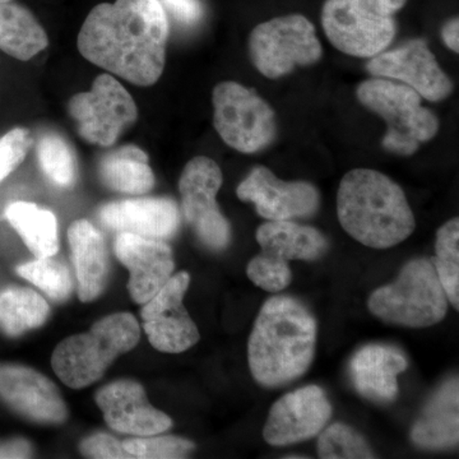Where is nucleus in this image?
<instances>
[{"instance_id": "nucleus-1", "label": "nucleus", "mask_w": 459, "mask_h": 459, "mask_svg": "<svg viewBox=\"0 0 459 459\" xmlns=\"http://www.w3.org/2000/svg\"><path fill=\"white\" fill-rule=\"evenodd\" d=\"M169 20L159 0H115L90 12L78 50L92 65L137 86H152L165 68Z\"/></svg>"}, {"instance_id": "nucleus-2", "label": "nucleus", "mask_w": 459, "mask_h": 459, "mask_svg": "<svg viewBox=\"0 0 459 459\" xmlns=\"http://www.w3.org/2000/svg\"><path fill=\"white\" fill-rule=\"evenodd\" d=\"M316 343V322L307 307L290 296H273L263 304L250 333V373L263 386L285 385L309 370Z\"/></svg>"}, {"instance_id": "nucleus-3", "label": "nucleus", "mask_w": 459, "mask_h": 459, "mask_svg": "<svg viewBox=\"0 0 459 459\" xmlns=\"http://www.w3.org/2000/svg\"><path fill=\"white\" fill-rule=\"evenodd\" d=\"M337 214L350 237L373 249H388L415 231V216L403 190L371 169H353L340 183Z\"/></svg>"}, {"instance_id": "nucleus-4", "label": "nucleus", "mask_w": 459, "mask_h": 459, "mask_svg": "<svg viewBox=\"0 0 459 459\" xmlns=\"http://www.w3.org/2000/svg\"><path fill=\"white\" fill-rule=\"evenodd\" d=\"M141 340V327L129 313H114L90 331L57 344L51 356L54 373L66 386L83 389L99 382L119 356L132 351Z\"/></svg>"}, {"instance_id": "nucleus-5", "label": "nucleus", "mask_w": 459, "mask_h": 459, "mask_svg": "<svg viewBox=\"0 0 459 459\" xmlns=\"http://www.w3.org/2000/svg\"><path fill=\"white\" fill-rule=\"evenodd\" d=\"M356 96L362 107L386 124L382 146L388 152L411 156L439 131V119L422 107L421 96L397 81L373 77L359 84Z\"/></svg>"}, {"instance_id": "nucleus-6", "label": "nucleus", "mask_w": 459, "mask_h": 459, "mask_svg": "<svg viewBox=\"0 0 459 459\" xmlns=\"http://www.w3.org/2000/svg\"><path fill=\"white\" fill-rule=\"evenodd\" d=\"M368 307L385 322L410 328H428L446 318L448 298L433 262L428 258L410 261L397 280L371 292Z\"/></svg>"}, {"instance_id": "nucleus-7", "label": "nucleus", "mask_w": 459, "mask_h": 459, "mask_svg": "<svg viewBox=\"0 0 459 459\" xmlns=\"http://www.w3.org/2000/svg\"><path fill=\"white\" fill-rule=\"evenodd\" d=\"M407 0H325L322 26L329 42L347 56L383 53L397 32L395 14Z\"/></svg>"}, {"instance_id": "nucleus-8", "label": "nucleus", "mask_w": 459, "mask_h": 459, "mask_svg": "<svg viewBox=\"0 0 459 459\" xmlns=\"http://www.w3.org/2000/svg\"><path fill=\"white\" fill-rule=\"evenodd\" d=\"M261 255L249 262V280L264 291L279 292L292 281L290 261H316L328 250L319 230L294 221H268L256 230Z\"/></svg>"}, {"instance_id": "nucleus-9", "label": "nucleus", "mask_w": 459, "mask_h": 459, "mask_svg": "<svg viewBox=\"0 0 459 459\" xmlns=\"http://www.w3.org/2000/svg\"><path fill=\"white\" fill-rule=\"evenodd\" d=\"M212 102L214 128L229 147L250 155L276 140V114L255 90L226 81L214 87Z\"/></svg>"}, {"instance_id": "nucleus-10", "label": "nucleus", "mask_w": 459, "mask_h": 459, "mask_svg": "<svg viewBox=\"0 0 459 459\" xmlns=\"http://www.w3.org/2000/svg\"><path fill=\"white\" fill-rule=\"evenodd\" d=\"M323 56L313 23L301 14L259 23L249 36V56L259 74L279 80L296 66H309Z\"/></svg>"}, {"instance_id": "nucleus-11", "label": "nucleus", "mask_w": 459, "mask_h": 459, "mask_svg": "<svg viewBox=\"0 0 459 459\" xmlns=\"http://www.w3.org/2000/svg\"><path fill=\"white\" fill-rule=\"evenodd\" d=\"M222 180L220 166L204 156L190 160L179 180L186 222L205 247L217 252L226 249L231 240V226L216 199Z\"/></svg>"}, {"instance_id": "nucleus-12", "label": "nucleus", "mask_w": 459, "mask_h": 459, "mask_svg": "<svg viewBox=\"0 0 459 459\" xmlns=\"http://www.w3.org/2000/svg\"><path fill=\"white\" fill-rule=\"evenodd\" d=\"M68 108L81 137L102 147L113 146L138 117L131 93L110 74L99 75L90 91L71 99Z\"/></svg>"}, {"instance_id": "nucleus-13", "label": "nucleus", "mask_w": 459, "mask_h": 459, "mask_svg": "<svg viewBox=\"0 0 459 459\" xmlns=\"http://www.w3.org/2000/svg\"><path fill=\"white\" fill-rule=\"evenodd\" d=\"M190 285L188 272L172 274L141 310L142 327L153 349L166 353H180L192 349L201 340L195 320L183 300Z\"/></svg>"}, {"instance_id": "nucleus-14", "label": "nucleus", "mask_w": 459, "mask_h": 459, "mask_svg": "<svg viewBox=\"0 0 459 459\" xmlns=\"http://www.w3.org/2000/svg\"><path fill=\"white\" fill-rule=\"evenodd\" d=\"M365 69L373 77L397 81L415 90L422 99L439 102L452 95L455 86L422 39L407 41L397 49L370 57Z\"/></svg>"}, {"instance_id": "nucleus-15", "label": "nucleus", "mask_w": 459, "mask_h": 459, "mask_svg": "<svg viewBox=\"0 0 459 459\" xmlns=\"http://www.w3.org/2000/svg\"><path fill=\"white\" fill-rule=\"evenodd\" d=\"M238 199L255 204L256 212L268 221L307 219L319 210L320 195L307 181H283L265 168L255 166L238 184Z\"/></svg>"}, {"instance_id": "nucleus-16", "label": "nucleus", "mask_w": 459, "mask_h": 459, "mask_svg": "<svg viewBox=\"0 0 459 459\" xmlns=\"http://www.w3.org/2000/svg\"><path fill=\"white\" fill-rule=\"evenodd\" d=\"M332 406L318 385L290 392L271 407L263 437L273 446H285L316 437L328 424Z\"/></svg>"}, {"instance_id": "nucleus-17", "label": "nucleus", "mask_w": 459, "mask_h": 459, "mask_svg": "<svg viewBox=\"0 0 459 459\" xmlns=\"http://www.w3.org/2000/svg\"><path fill=\"white\" fill-rule=\"evenodd\" d=\"M95 401L108 427L117 433L150 437L172 427V420L150 403L143 385L135 380H117L102 386Z\"/></svg>"}, {"instance_id": "nucleus-18", "label": "nucleus", "mask_w": 459, "mask_h": 459, "mask_svg": "<svg viewBox=\"0 0 459 459\" xmlns=\"http://www.w3.org/2000/svg\"><path fill=\"white\" fill-rule=\"evenodd\" d=\"M114 252L131 273L126 287L134 303L146 304L174 273V255L164 240L119 232Z\"/></svg>"}, {"instance_id": "nucleus-19", "label": "nucleus", "mask_w": 459, "mask_h": 459, "mask_svg": "<svg viewBox=\"0 0 459 459\" xmlns=\"http://www.w3.org/2000/svg\"><path fill=\"white\" fill-rule=\"evenodd\" d=\"M0 400L12 410L41 424H62L65 402L49 377L20 365H0Z\"/></svg>"}, {"instance_id": "nucleus-20", "label": "nucleus", "mask_w": 459, "mask_h": 459, "mask_svg": "<svg viewBox=\"0 0 459 459\" xmlns=\"http://www.w3.org/2000/svg\"><path fill=\"white\" fill-rule=\"evenodd\" d=\"M102 225L111 231L166 240L180 228V211L170 198H134L111 202L99 211Z\"/></svg>"}, {"instance_id": "nucleus-21", "label": "nucleus", "mask_w": 459, "mask_h": 459, "mask_svg": "<svg viewBox=\"0 0 459 459\" xmlns=\"http://www.w3.org/2000/svg\"><path fill=\"white\" fill-rule=\"evenodd\" d=\"M409 367L397 349L368 344L353 356L350 373L356 391L370 401L392 402L398 394L397 377Z\"/></svg>"}, {"instance_id": "nucleus-22", "label": "nucleus", "mask_w": 459, "mask_h": 459, "mask_svg": "<svg viewBox=\"0 0 459 459\" xmlns=\"http://www.w3.org/2000/svg\"><path fill=\"white\" fill-rule=\"evenodd\" d=\"M68 243L77 280V295L82 303L96 300L104 291L108 276V256L101 232L87 220L69 226Z\"/></svg>"}, {"instance_id": "nucleus-23", "label": "nucleus", "mask_w": 459, "mask_h": 459, "mask_svg": "<svg viewBox=\"0 0 459 459\" xmlns=\"http://www.w3.org/2000/svg\"><path fill=\"white\" fill-rule=\"evenodd\" d=\"M411 440L424 449H448L459 440L458 377L444 383L411 429Z\"/></svg>"}, {"instance_id": "nucleus-24", "label": "nucleus", "mask_w": 459, "mask_h": 459, "mask_svg": "<svg viewBox=\"0 0 459 459\" xmlns=\"http://www.w3.org/2000/svg\"><path fill=\"white\" fill-rule=\"evenodd\" d=\"M48 45L47 32L29 9L16 3L0 2V50L27 62Z\"/></svg>"}, {"instance_id": "nucleus-25", "label": "nucleus", "mask_w": 459, "mask_h": 459, "mask_svg": "<svg viewBox=\"0 0 459 459\" xmlns=\"http://www.w3.org/2000/svg\"><path fill=\"white\" fill-rule=\"evenodd\" d=\"M100 179L114 192L146 195L155 186L148 156L141 148L126 146L108 153L100 162Z\"/></svg>"}, {"instance_id": "nucleus-26", "label": "nucleus", "mask_w": 459, "mask_h": 459, "mask_svg": "<svg viewBox=\"0 0 459 459\" xmlns=\"http://www.w3.org/2000/svg\"><path fill=\"white\" fill-rule=\"evenodd\" d=\"M4 216L35 258L56 256L59 238L56 217L51 211L30 202H14L5 208Z\"/></svg>"}, {"instance_id": "nucleus-27", "label": "nucleus", "mask_w": 459, "mask_h": 459, "mask_svg": "<svg viewBox=\"0 0 459 459\" xmlns=\"http://www.w3.org/2000/svg\"><path fill=\"white\" fill-rule=\"evenodd\" d=\"M49 316V304L31 289L8 287L0 292V328L8 336L40 328Z\"/></svg>"}, {"instance_id": "nucleus-28", "label": "nucleus", "mask_w": 459, "mask_h": 459, "mask_svg": "<svg viewBox=\"0 0 459 459\" xmlns=\"http://www.w3.org/2000/svg\"><path fill=\"white\" fill-rule=\"evenodd\" d=\"M435 271L449 303L459 309V220L452 219L437 230L435 241Z\"/></svg>"}, {"instance_id": "nucleus-29", "label": "nucleus", "mask_w": 459, "mask_h": 459, "mask_svg": "<svg viewBox=\"0 0 459 459\" xmlns=\"http://www.w3.org/2000/svg\"><path fill=\"white\" fill-rule=\"evenodd\" d=\"M17 273L57 303L66 300L74 292V282L71 270L65 262L54 256L36 258L35 261L21 264Z\"/></svg>"}, {"instance_id": "nucleus-30", "label": "nucleus", "mask_w": 459, "mask_h": 459, "mask_svg": "<svg viewBox=\"0 0 459 459\" xmlns=\"http://www.w3.org/2000/svg\"><path fill=\"white\" fill-rule=\"evenodd\" d=\"M39 162L44 174L57 186L71 188L77 180L74 150L56 133L42 135L38 144Z\"/></svg>"}, {"instance_id": "nucleus-31", "label": "nucleus", "mask_w": 459, "mask_h": 459, "mask_svg": "<svg viewBox=\"0 0 459 459\" xmlns=\"http://www.w3.org/2000/svg\"><path fill=\"white\" fill-rule=\"evenodd\" d=\"M318 455L323 459L376 458L369 444L358 431L336 422L320 434Z\"/></svg>"}, {"instance_id": "nucleus-32", "label": "nucleus", "mask_w": 459, "mask_h": 459, "mask_svg": "<svg viewBox=\"0 0 459 459\" xmlns=\"http://www.w3.org/2000/svg\"><path fill=\"white\" fill-rule=\"evenodd\" d=\"M126 451L133 458L142 459H181L188 457L195 449V443L179 437H135L123 442Z\"/></svg>"}, {"instance_id": "nucleus-33", "label": "nucleus", "mask_w": 459, "mask_h": 459, "mask_svg": "<svg viewBox=\"0 0 459 459\" xmlns=\"http://www.w3.org/2000/svg\"><path fill=\"white\" fill-rule=\"evenodd\" d=\"M31 144V134L25 128L12 129L0 138V183L22 164Z\"/></svg>"}, {"instance_id": "nucleus-34", "label": "nucleus", "mask_w": 459, "mask_h": 459, "mask_svg": "<svg viewBox=\"0 0 459 459\" xmlns=\"http://www.w3.org/2000/svg\"><path fill=\"white\" fill-rule=\"evenodd\" d=\"M81 453L89 458H133L124 448L123 443L108 434H95L84 439Z\"/></svg>"}, {"instance_id": "nucleus-35", "label": "nucleus", "mask_w": 459, "mask_h": 459, "mask_svg": "<svg viewBox=\"0 0 459 459\" xmlns=\"http://www.w3.org/2000/svg\"><path fill=\"white\" fill-rule=\"evenodd\" d=\"M166 14H171L183 25H195L204 14L201 0H159Z\"/></svg>"}, {"instance_id": "nucleus-36", "label": "nucleus", "mask_w": 459, "mask_h": 459, "mask_svg": "<svg viewBox=\"0 0 459 459\" xmlns=\"http://www.w3.org/2000/svg\"><path fill=\"white\" fill-rule=\"evenodd\" d=\"M31 453V446L25 440H13L0 448V458H27Z\"/></svg>"}, {"instance_id": "nucleus-37", "label": "nucleus", "mask_w": 459, "mask_h": 459, "mask_svg": "<svg viewBox=\"0 0 459 459\" xmlns=\"http://www.w3.org/2000/svg\"><path fill=\"white\" fill-rule=\"evenodd\" d=\"M442 39L448 49L459 53V20L458 17L449 20L442 29Z\"/></svg>"}, {"instance_id": "nucleus-38", "label": "nucleus", "mask_w": 459, "mask_h": 459, "mask_svg": "<svg viewBox=\"0 0 459 459\" xmlns=\"http://www.w3.org/2000/svg\"><path fill=\"white\" fill-rule=\"evenodd\" d=\"M0 2H12V0H0Z\"/></svg>"}]
</instances>
